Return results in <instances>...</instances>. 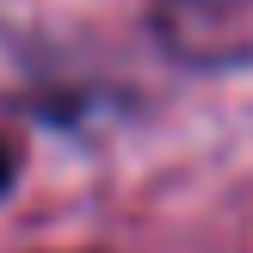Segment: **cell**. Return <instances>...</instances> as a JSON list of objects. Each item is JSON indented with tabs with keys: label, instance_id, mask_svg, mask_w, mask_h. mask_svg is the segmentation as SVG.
Returning <instances> with one entry per match:
<instances>
[{
	"label": "cell",
	"instance_id": "6da1fadb",
	"mask_svg": "<svg viewBox=\"0 0 253 253\" xmlns=\"http://www.w3.org/2000/svg\"><path fill=\"white\" fill-rule=\"evenodd\" d=\"M19 167H25V161H19V148L0 136V204H6V198H12V185H19Z\"/></svg>",
	"mask_w": 253,
	"mask_h": 253
}]
</instances>
